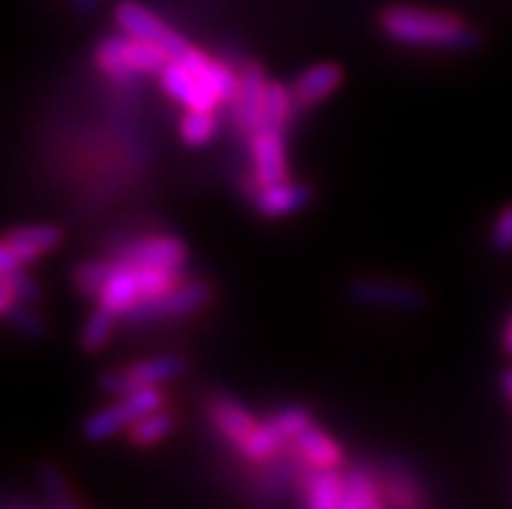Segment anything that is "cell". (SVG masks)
<instances>
[{
	"instance_id": "cell-1",
	"label": "cell",
	"mask_w": 512,
	"mask_h": 509,
	"mask_svg": "<svg viewBox=\"0 0 512 509\" xmlns=\"http://www.w3.org/2000/svg\"><path fill=\"white\" fill-rule=\"evenodd\" d=\"M380 29L396 45L435 47V50H476L481 42L474 26L453 13L416 6H390L380 13Z\"/></svg>"
},
{
	"instance_id": "cell-2",
	"label": "cell",
	"mask_w": 512,
	"mask_h": 509,
	"mask_svg": "<svg viewBox=\"0 0 512 509\" xmlns=\"http://www.w3.org/2000/svg\"><path fill=\"white\" fill-rule=\"evenodd\" d=\"M180 281V273L159 271V268H141V265L117 263L112 268L107 284L99 291V307L115 312L117 317H125L130 310H136L138 304L156 297L175 286Z\"/></svg>"
},
{
	"instance_id": "cell-3",
	"label": "cell",
	"mask_w": 512,
	"mask_h": 509,
	"mask_svg": "<svg viewBox=\"0 0 512 509\" xmlns=\"http://www.w3.org/2000/svg\"><path fill=\"white\" fill-rule=\"evenodd\" d=\"M169 60L172 55L164 47L128 37V34L104 37L94 50V63L99 71L117 81H130L133 76H159Z\"/></svg>"
},
{
	"instance_id": "cell-4",
	"label": "cell",
	"mask_w": 512,
	"mask_h": 509,
	"mask_svg": "<svg viewBox=\"0 0 512 509\" xmlns=\"http://www.w3.org/2000/svg\"><path fill=\"white\" fill-rule=\"evenodd\" d=\"M162 406L164 395L159 387H138V390H130L125 395H117L110 406L91 413L89 419L84 421V426H81V434L89 442H104V439H112L115 434L128 432L141 416Z\"/></svg>"
},
{
	"instance_id": "cell-5",
	"label": "cell",
	"mask_w": 512,
	"mask_h": 509,
	"mask_svg": "<svg viewBox=\"0 0 512 509\" xmlns=\"http://www.w3.org/2000/svg\"><path fill=\"white\" fill-rule=\"evenodd\" d=\"M310 424V416H307L305 408L289 406L284 411L273 413L271 419L258 421L253 426V432L247 434L237 447L242 458L250 460V463H268L284 450L286 442H294L305 426Z\"/></svg>"
},
{
	"instance_id": "cell-6",
	"label": "cell",
	"mask_w": 512,
	"mask_h": 509,
	"mask_svg": "<svg viewBox=\"0 0 512 509\" xmlns=\"http://www.w3.org/2000/svg\"><path fill=\"white\" fill-rule=\"evenodd\" d=\"M211 297H214V289L206 281H177L175 286H169L162 294L138 304L136 310H130L123 320L130 325H146L159 323V320H172V317L193 315V312L203 310L211 302Z\"/></svg>"
},
{
	"instance_id": "cell-7",
	"label": "cell",
	"mask_w": 512,
	"mask_h": 509,
	"mask_svg": "<svg viewBox=\"0 0 512 509\" xmlns=\"http://www.w3.org/2000/svg\"><path fill=\"white\" fill-rule=\"evenodd\" d=\"M346 297L359 307L390 312H416L427 304L419 286L398 278H354L346 286Z\"/></svg>"
},
{
	"instance_id": "cell-8",
	"label": "cell",
	"mask_w": 512,
	"mask_h": 509,
	"mask_svg": "<svg viewBox=\"0 0 512 509\" xmlns=\"http://www.w3.org/2000/svg\"><path fill=\"white\" fill-rule=\"evenodd\" d=\"M188 364L177 354L154 356V359H143L138 364H130L123 372H102L99 374V387L104 393L117 398L138 387H159L167 382L177 380L180 374H185Z\"/></svg>"
},
{
	"instance_id": "cell-9",
	"label": "cell",
	"mask_w": 512,
	"mask_h": 509,
	"mask_svg": "<svg viewBox=\"0 0 512 509\" xmlns=\"http://www.w3.org/2000/svg\"><path fill=\"white\" fill-rule=\"evenodd\" d=\"M112 16H115V26L120 32L128 34V37L143 39V42H151V45L164 47L172 58H180L182 52L190 50L188 42L172 26L164 24L154 11H149V8L136 3V0H120Z\"/></svg>"
},
{
	"instance_id": "cell-10",
	"label": "cell",
	"mask_w": 512,
	"mask_h": 509,
	"mask_svg": "<svg viewBox=\"0 0 512 509\" xmlns=\"http://www.w3.org/2000/svg\"><path fill=\"white\" fill-rule=\"evenodd\" d=\"M117 263L141 265V268H159V271L182 273L188 263V245L175 234H149L133 239L115 252Z\"/></svg>"
},
{
	"instance_id": "cell-11",
	"label": "cell",
	"mask_w": 512,
	"mask_h": 509,
	"mask_svg": "<svg viewBox=\"0 0 512 509\" xmlns=\"http://www.w3.org/2000/svg\"><path fill=\"white\" fill-rule=\"evenodd\" d=\"M266 73L258 63H245L240 68V81L232 97L234 125L242 136H253L263 128V91H266Z\"/></svg>"
},
{
	"instance_id": "cell-12",
	"label": "cell",
	"mask_w": 512,
	"mask_h": 509,
	"mask_svg": "<svg viewBox=\"0 0 512 509\" xmlns=\"http://www.w3.org/2000/svg\"><path fill=\"white\" fill-rule=\"evenodd\" d=\"M159 84L169 99H175L185 110H216L219 102L206 86L188 71L180 58H172L159 73Z\"/></svg>"
},
{
	"instance_id": "cell-13",
	"label": "cell",
	"mask_w": 512,
	"mask_h": 509,
	"mask_svg": "<svg viewBox=\"0 0 512 509\" xmlns=\"http://www.w3.org/2000/svg\"><path fill=\"white\" fill-rule=\"evenodd\" d=\"M250 162H253V177L260 185H271L289 177L286 167V143L281 130L260 128L250 136Z\"/></svg>"
},
{
	"instance_id": "cell-14",
	"label": "cell",
	"mask_w": 512,
	"mask_h": 509,
	"mask_svg": "<svg viewBox=\"0 0 512 509\" xmlns=\"http://www.w3.org/2000/svg\"><path fill=\"white\" fill-rule=\"evenodd\" d=\"M344 81V71L336 63H315L299 73L292 84L294 104L299 112L315 110L325 99H331Z\"/></svg>"
},
{
	"instance_id": "cell-15",
	"label": "cell",
	"mask_w": 512,
	"mask_h": 509,
	"mask_svg": "<svg viewBox=\"0 0 512 509\" xmlns=\"http://www.w3.org/2000/svg\"><path fill=\"white\" fill-rule=\"evenodd\" d=\"M312 190L307 185L292 182L289 177L271 185H260L258 193L253 195L255 211L263 219H286L292 213H299L302 208L310 206Z\"/></svg>"
},
{
	"instance_id": "cell-16",
	"label": "cell",
	"mask_w": 512,
	"mask_h": 509,
	"mask_svg": "<svg viewBox=\"0 0 512 509\" xmlns=\"http://www.w3.org/2000/svg\"><path fill=\"white\" fill-rule=\"evenodd\" d=\"M180 60L188 65V71L214 94L216 102H232L234 91H237V81H240V71H234L232 65L221 63V60L208 58L206 52L193 50V47H190L188 52H182Z\"/></svg>"
},
{
	"instance_id": "cell-17",
	"label": "cell",
	"mask_w": 512,
	"mask_h": 509,
	"mask_svg": "<svg viewBox=\"0 0 512 509\" xmlns=\"http://www.w3.org/2000/svg\"><path fill=\"white\" fill-rule=\"evenodd\" d=\"M11 250L19 255V260L24 265L37 263L42 255L47 252L58 250L63 245V232H60L58 226H47V224H37V226H16L11 232L3 234Z\"/></svg>"
},
{
	"instance_id": "cell-18",
	"label": "cell",
	"mask_w": 512,
	"mask_h": 509,
	"mask_svg": "<svg viewBox=\"0 0 512 509\" xmlns=\"http://www.w3.org/2000/svg\"><path fill=\"white\" fill-rule=\"evenodd\" d=\"M294 450L307 468H341L344 465V450L338 447L331 434H325L312 421L294 437Z\"/></svg>"
},
{
	"instance_id": "cell-19",
	"label": "cell",
	"mask_w": 512,
	"mask_h": 509,
	"mask_svg": "<svg viewBox=\"0 0 512 509\" xmlns=\"http://www.w3.org/2000/svg\"><path fill=\"white\" fill-rule=\"evenodd\" d=\"M344 476L338 468H310L302 476V502L310 509H341Z\"/></svg>"
},
{
	"instance_id": "cell-20",
	"label": "cell",
	"mask_w": 512,
	"mask_h": 509,
	"mask_svg": "<svg viewBox=\"0 0 512 509\" xmlns=\"http://www.w3.org/2000/svg\"><path fill=\"white\" fill-rule=\"evenodd\" d=\"M208 419L216 426V432L227 442H232V445H240L242 439L253 432V426L258 424L253 419V413L247 411L245 406H240L232 398H224V395L208 403Z\"/></svg>"
},
{
	"instance_id": "cell-21",
	"label": "cell",
	"mask_w": 512,
	"mask_h": 509,
	"mask_svg": "<svg viewBox=\"0 0 512 509\" xmlns=\"http://www.w3.org/2000/svg\"><path fill=\"white\" fill-rule=\"evenodd\" d=\"M377 478H380L385 504H390V507H422L424 504L422 486L409 468L390 463Z\"/></svg>"
},
{
	"instance_id": "cell-22",
	"label": "cell",
	"mask_w": 512,
	"mask_h": 509,
	"mask_svg": "<svg viewBox=\"0 0 512 509\" xmlns=\"http://www.w3.org/2000/svg\"><path fill=\"white\" fill-rule=\"evenodd\" d=\"M383 504V489H380V478L375 473L364 471V468H351L344 473L341 509H377Z\"/></svg>"
},
{
	"instance_id": "cell-23",
	"label": "cell",
	"mask_w": 512,
	"mask_h": 509,
	"mask_svg": "<svg viewBox=\"0 0 512 509\" xmlns=\"http://www.w3.org/2000/svg\"><path fill=\"white\" fill-rule=\"evenodd\" d=\"M175 426H177L175 413L167 411V408L162 406V408H156V411L146 413V416H141V419L130 426L125 434H128L130 445L154 447L175 432Z\"/></svg>"
},
{
	"instance_id": "cell-24",
	"label": "cell",
	"mask_w": 512,
	"mask_h": 509,
	"mask_svg": "<svg viewBox=\"0 0 512 509\" xmlns=\"http://www.w3.org/2000/svg\"><path fill=\"white\" fill-rule=\"evenodd\" d=\"M297 104H294L292 86H284L279 81H268L266 91H263V128L281 130L289 125Z\"/></svg>"
},
{
	"instance_id": "cell-25",
	"label": "cell",
	"mask_w": 512,
	"mask_h": 509,
	"mask_svg": "<svg viewBox=\"0 0 512 509\" xmlns=\"http://www.w3.org/2000/svg\"><path fill=\"white\" fill-rule=\"evenodd\" d=\"M216 128H219L216 110H185L180 120V138L193 149H201L214 141Z\"/></svg>"
},
{
	"instance_id": "cell-26",
	"label": "cell",
	"mask_w": 512,
	"mask_h": 509,
	"mask_svg": "<svg viewBox=\"0 0 512 509\" xmlns=\"http://www.w3.org/2000/svg\"><path fill=\"white\" fill-rule=\"evenodd\" d=\"M115 325V312L97 307V310L86 317L84 328H81V348H84L86 354H97V351H102V348L110 343L112 333H115Z\"/></svg>"
},
{
	"instance_id": "cell-27",
	"label": "cell",
	"mask_w": 512,
	"mask_h": 509,
	"mask_svg": "<svg viewBox=\"0 0 512 509\" xmlns=\"http://www.w3.org/2000/svg\"><path fill=\"white\" fill-rule=\"evenodd\" d=\"M112 268H115V260H89V263H81L73 271V286L78 289V294L97 299L102 286L110 278Z\"/></svg>"
},
{
	"instance_id": "cell-28",
	"label": "cell",
	"mask_w": 512,
	"mask_h": 509,
	"mask_svg": "<svg viewBox=\"0 0 512 509\" xmlns=\"http://www.w3.org/2000/svg\"><path fill=\"white\" fill-rule=\"evenodd\" d=\"M39 489L45 491V499L52 504V507H76V499L71 497L68 491V484H65V476L60 473L58 465H39L37 471Z\"/></svg>"
},
{
	"instance_id": "cell-29",
	"label": "cell",
	"mask_w": 512,
	"mask_h": 509,
	"mask_svg": "<svg viewBox=\"0 0 512 509\" xmlns=\"http://www.w3.org/2000/svg\"><path fill=\"white\" fill-rule=\"evenodd\" d=\"M8 323L19 330L21 336L26 338H45L47 336V323L42 320L39 312H34V307L29 302H16L13 310L6 315Z\"/></svg>"
},
{
	"instance_id": "cell-30",
	"label": "cell",
	"mask_w": 512,
	"mask_h": 509,
	"mask_svg": "<svg viewBox=\"0 0 512 509\" xmlns=\"http://www.w3.org/2000/svg\"><path fill=\"white\" fill-rule=\"evenodd\" d=\"M489 242L497 252H512V203L497 213L489 232Z\"/></svg>"
},
{
	"instance_id": "cell-31",
	"label": "cell",
	"mask_w": 512,
	"mask_h": 509,
	"mask_svg": "<svg viewBox=\"0 0 512 509\" xmlns=\"http://www.w3.org/2000/svg\"><path fill=\"white\" fill-rule=\"evenodd\" d=\"M13 278V286H16V294H19V302H29V304H37L42 299V291H39L37 281L32 276H26L24 268L11 273Z\"/></svg>"
},
{
	"instance_id": "cell-32",
	"label": "cell",
	"mask_w": 512,
	"mask_h": 509,
	"mask_svg": "<svg viewBox=\"0 0 512 509\" xmlns=\"http://www.w3.org/2000/svg\"><path fill=\"white\" fill-rule=\"evenodd\" d=\"M16 302H19V294H16L11 273H0V317H6Z\"/></svg>"
},
{
	"instance_id": "cell-33",
	"label": "cell",
	"mask_w": 512,
	"mask_h": 509,
	"mask_svg": "<svg viewBox=\"0 0 512 509\" xmlns=\"http://www.w3.org/2000/svg\"><path fill=\"white\" fill-rule=\"evenodd\" d=\"M19 268H24V263H21L19 255L11 250V245H8L6 239L0 237V273H13L19 271Z\"/></svg>"
},
{
	"instance_id": "cell-34",
	"label": "cell",
	"mask_w": 512,
	"mask_h": 509,
	"mask_svg": "<svg viewBox=\"0 0 512 509\" xmlns=\"http://www.w3.org/2000/svg\"><path fill=\"white\" fill-rule=\"evenodd\" d=\"M71 6L78 13H94L99 8V0H71Z\"/></svg>"
},
{
	"instance_id": "cell-35",
	"label": "cell",
	"mask_w": 512,
	"mask_h": 509,
	"mask_svg": "<svg viewBox=\"0 0 512 509\" xmlns=\"http://www.w3.org/2000/svg\"><path fill=\"white\" fill-rule=\"evenodd\" d=\"M502 351H505L507 356H512V317L507 320L505 333H502Z\"/></svg>"
},
{
	"instance_id": "cell-36",
	"label": "cell",
	"mask_w": 512,
	"mask_h": 509,
	"mask_svg": "<svg viewBox=\"0 0 512 509\" xmlns=\"http://www.w3.org/2000/svg\"><path fill=\"white\" fill-rule=\"evenodd\" d=\"M502 390H505V395H507V400H510L512 403V369H505V372H502Z\"/></svg>"
}]
</instances>
